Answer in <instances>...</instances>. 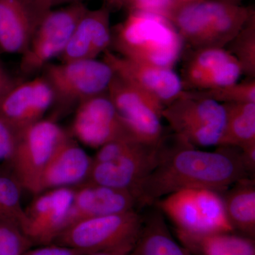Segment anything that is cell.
I'll list each match as a JSON object with an SVG mask.
<instances>
[{
	"label": "cell",
	"instance_id": "14",
	"mask_svg": "<svg viewBox=\"0 0 255 255\" xmlns=\"http://www.w3.org/2000/svg\"><path fill=\"white\" fill-rule=\"evenodd\" d=\"M103 55L104 61L116 75L145 92L164 108L184 92L182 79L173 69L128 59L111 50Z\"/></svg>",
	"mask_w": 255,
	"mask_h": 255
},
{
	"label": "cell",
	"instance_id": "30",
	"mask_svg": "<svg viewBox=\"0 0 255 255\" xmlns=\"http://www.w3.org/2000/svg\"><path fill=\"white\" fill-rule=\"evenodd\" d=\"M20 131L0 117V161L9 160L14 151Z\"/></svg>",
	"mask_w": 255,
	"mask_h": 255
},
{
	"label": "cell",
	"instance_id": "1",
	"mask_svg": "<svg viewBox=\"0 0 255 255\" xmlns=\"http://www.w3.org/2000/svg\"><path fill=\"white\" fill-rule=\"evenodd\" d=\"M174 144L164 137L158 161L137 191V206H150L181 189L205 188L224 192L235 183L252 178L241 149L219 146L214 152L199 150L174 135Z\"/></svg>",
	"mask_w": 255,
	"mask_h": 255
},
{
	"label": "cell",
	"instance_id": "23",
	"mask_svg": "<svg viewBox=\"0 0 255 255\" xmlns=\"http://www.w3.org/2000/svg\"><path fill=\"white\" fill-rule=\"evenodd\" d=\"M172 237L160 212L143 221L137 241L128 255H190Z\"/></svg>",
	"mask_w": 255,
	"mask_h": 255
},
{
	"label": "cell",
	"instance_id": "19",
	"mask_svg": "<svg viewBox=\"0 0 255 255\" xmlns=\"http://www.w3.org/2000/svg\"><path fill=\"white\" fill-rule=\"evenodd\" d=\"M112 43L110 8L104 5L97 9H87L59 57L60 61L97 59L110 50Z\"/></svg>",
	"mask_w": 255,
	"mask_h": 255
},
{
	"label": "cell",
	"instance_id": "4",
	"mask_svg": "<svg viewBox=\"0 0 255 255\" xmlns=\"http://www.w3.org/2000/svg\"><path fill=\"white\" fill-rule=\"evenodd\" d=\"M160 144L148 145L129 137L106 144L92 157L87 181L128 191L135 199L142 182L157 163Z\"/></svg>",
	"mask_w": 255,
	"mask_h": 255
},
{
	"label": "cell",
	"instance_id": "26",
	"mask_svg": "<svg viewBox=\"0 0 255 255\" xmlns=\"http://www.w3.org/2000/svg\"><path fill=\"white\" fill-rule=\"evenodd\" d=\"M228 51L238 60L243 75L255 79V16L227 45Z\"/></svg>",
	"mask_w": 255,
	"mask_h": 255
},
{
	"label": "cell",
	"instance_id": "25",
	"mask_svg": "<svg viewBox=\"0 0 255 255\" xmlns=\"http://www.w3.org/2000/svg\"><path fill=\"white\" fill-rule=\"evenodd\" d=\"M23 188L7 165H0V220L21 226L24 218L21 205ZM21 228V227H20Z\"/></svg>",
	"mask_w": 255,
	"mask_h": 255
},
{
	"label": "cell",
	"instance_id": "6",
	"mask_svg": "<svg viewBox=\"0 0 255 255\" xmlns=\"http://www.w3.org/2000/svg\"><path fill=\"white\" fill-rule=\"evenodd\" d=\"M69 135L54 119H42L23 129L9 160L4 162L23 189L36 195L42 174L57 147Z\"/></svg>",
	"mask_w": 255,
	"mask_h": 255
},
{
	"label": "cell",
	"instance_id": "9",
	"mask_svg": "<svg viewBox=\"0 0 255 255\" xmlns=\"http://www.w3.org/2000/svg\"><path fill=\"white\" fill-rule=\"evenodd\" d=\"M43 69V76L54 92L55 102L63 108L107 93L114 77L110 65L97 59L50 63Z\"/></svg>",
	"mask_w": 255,
	"mask_h": 255
},
{
	"label": "cell",
	"instance_id": "35",
	"mask_svg": "<svg viewBox=\"0 0 255 255\" xmlns=\"http://www.w3.org/2000/svg\"><path fill=\"white\" fill-rule=\"evenodd\" d=\"M175 4H183L188 3L196 2V1H202V0H172Z\"/></svg>",
	"mask_w": 255,
	"mask_h": 255
},
{
	"label": "cell",
	"instance_id": "12",
	"mask_svg": "<svg viewBox=\"0 0 255 255\" xmlns=\"http://www.w3.org/2000/svg\"><path fill=\"white\" fill-rule=\"evenodd\" d=\"M71 131L82 143L92 148H100L119 139H134L107 92L79 104Z\"/></svg>",
	"mask_w": 255,
	"mask_h": 255
},
{
	"label": "cell",
	"instance_id": "21",
	"mask_svg": "<svg viewBox=\"0 0 255 255\" xmlns=\"http://www.w3.org/2000/svg\"><path fill=\"white\" fill-rule=\"evenodd\" d=\"M181 245L194 255H255L253 238L233 233L194 234L176 230Z\"/></svg>",
	"mask_w": 255,
	"mask_h": 255
},
{
	"label": "cell",
	"instance_id": "5",
	"mask_svg": "<svg viewBox=\"0 0 255 255\" xmlns=\"http://www.w3.org/2000/svg\"><path fill=\"white\" fill-rule=\"evenodd\" d=\"M176 226L194 234L233 233L220 192L205 188L181 189L155 203Z\"/></svg>",
	"mask_w": 255,
	"mask_h": 255
},
{
	"label": "cell",
	"instance_id": "13",
	"mask_svg": "<svg viewBox=\"0 0 255 255\" xmlns=\"http://www.w3.org/2000/svg\"><path fill=\"white\" fill-rule=\"evenodd\" d=\"M73 196V187L49 189L34 195L24 209L20 226L34 246L53 244L63 233Z\"/></svg>",
	"mask_w": 255,
	"mask_h": 255
},
{
	"label": "cell",
	"instance_id": "28",
	"mask_svg": "<svg viewBox=\"0 0 255 255\" xmlns=\"http://www.w3.org/2000/svg\"><path fill=\"white\" fill-rule=\"evenodd\" d=\"M33 246L19 225L0 220V255H23Z\"/></svg>",
	"mask_w": 255,
	"mask_h": 255
},
{
	"label": "cell",
	"instance_id": "3",
	"mask_svg": "<svg viewBox=\"0 0 255 255\" xmlns=\"http://www.w3.org/2000/svg\"><path fill=\"white\" fill-rule=\"evenodd\" d=\"M254 15L253 9L237 4L202 0L176 4L169 20L194 50L224 48Z\"/></svg>",
	"mask_w": 255,
	"mask_h": 255
},
{
	"label": "cell",
	"instance_id": "18",
	"mask_svg": "<svg viewBox=\"0 0 255 255\" xmlns=\"http://www.w3.org/2000/svg\"><path fill=\"white\" fill-rule=\"evenodd\" d=\"M46 12L31 0H0V53L22 55Z\"/></svg>",
	"mask_w": 255,
	"mask_h": 255
},
{
	"label": "cell",
	"instance_id": "20",
	"mask_svg": "<svg viewBox=\"0 0 255 255\" xmlns=\"http://www.w3.org/2000/svg\"><path fill=\"white\" fill-rule=\"evenodd\" d=\"M92 164V157L68 135L47 164L42 174L39 193L57 188L74 187L86 182Z\"/></svg>",
	"mask_w": 255,
	"mask_h": 255
},
{
	"label": "cell",
	"instance_id": "7",
	"mask_svg": "<svg viewBox=\"0 0 255 255\" xmlns=\"http://www.w3.org/2000/svg\"><path fill=\"white\" fill-rule=\"evenodd\" d=\"M162 116L174 135L190 145L219 146L226 124L222 104L183 92L179 98L164 107Z\"/></svg>",
	"mask_w": 255,
	"mask_h": 255
},
{
	"label": "cell",
	"instance_id": "10",
	"mask_svg": "<svg viewBox=\"0 0 255 255\" xmlns=\"http://www.w3.org/2000/svg\"><path fill=\"white\" fill-rule=\"evenodd\" d=\"M87 9L84 2H77L47 11L42 16L27 49L21 55V73H36L53 58L60 57Z\"/></svg>",
	"mask_w": 255,
	"mask_h": 255
},
{
	"label": "cell",
	"instance_id": "2",
	"mask_svg": "<svg viewBox=\"0 0 255 255\" xmlns=\"http://www.w3.org/2000/svg\"><path fill=\"white\" fill-rule=\"evenodd\" d=\"M184 41L168 18L146 11H130L112 31V46L118 55L140 63L173 69Z\"/></svg>",
	"mask_w": 255,
	"mask_h": 255
},
{
	"label": "cell",
	"instance_id": "8",
	"mask_svg": "<svg viewBox=\"0 0 255 255\" xmlns=\"http://www.w3.org/2000/svg\"><path fill=\"white\" fill-rule=\"evenodd\" d=\"M143 220L135 209L84 220L65 229L53 244L70 247L89 255L136 241Z\"/></svg>",
	"mask_w": 255,
	"mask_h": 255
},
{
	"label": "cell",
	"instance_id": "31",
	"mask_svg": "<svg viewBox=\"0 0 255 255\" xmlns=\"http://www.w3.org/2000/svg\"><path fill=\"white\" fill-rule=\"evenodd\" d=\"M23 255H89V254L86 252L70 248V247L50 244L42 246L36 249L31 248Z\"/></svg>",
	"mask_w": 255,
	"mask_h": 255
},
{
	"label": "cell",
	"instance_id": "29",
	"mask_svg": "<svg viewBox=\"0 0 255 255\" xmlns=\"http://www.w3.org/2000/svg\"><path fill=\"white\" fill-rule=\"evenodd\" d=\"M106 6L130 11H146L163 16L169 19L176 6L172 0H105Z\"/></svg>",
	"mask_w": 255,
	"mask_h": 255
},
{
	"label": "cell",
	"instance_id": "32",
	"mask_svg": "<svg viewBox=\"0 0 255 255\" xmlns=\"http://www.w3.org/2000/svg\"><path fill=\"white\" fill-rule=\"evenodd\" d=\"M241 149L242 159L250 177H254L255 172V142Z\"/></svg>",
	"mask_w": 255,
	"mask_h": 255
},
{
	"label": "cell",
	"instance_id": "11",
	"mask_svg": "<svg viewBox=\"0 0 255 255\" xmlns=\"http://www.w3.org/2000/svg\"><path fill=\"white\" fill-rule=\"evenodd\" d=\"M107 95L135 140L148 145L160 143L165 137L163 106L115 74Z\"/></svg>",
	"mask_w": 255,
	"mask_h": 255
},
{
	"label": "cell",
	"instance_id": "36",
	"mask_svg": "<svg viewBox=\"0 0 255 255\" xmlns=\"http://www.w3.org/2000/svg\"><path fill=\"white\" fill-rule=\"evenodd\" d=\"M219 1H226V2L233 3V4H237L238 1L241 0H219Z\"/></svg>",
	"mask_w": 255,
	"mask_h": 255
},
{
	"label": "cell",
	"instance_id": "16",
	"mask_svg": "<svg viewBox=\"0 0 255 255\" xmlns=\"http://www.w3.org/2000/svg\"><path fill=\"white\" fill-rule=\"evenodd\" d=\"M55 103V94L44 76L16 83L0 101V117L18 131L43 119Z\"/></svg>",
	"mask_w": 255,
	"mask_h": 255
},
{
	"label": "cell",
	"instance_id": "37",
	"mask_svg": "<svg viewBox=\"0 0 255 255\" xmlns=\"http://www.w3.org/2000/svg\"><path fill=\"white\" fill-rule=\"evenodd\" d=\"M1 65H2V64H1V61H0V66H1Z\"/></svg>",
	"mask_w": 255,
	"mask_h": 255
},
{
	"label": "cell",
	"instance_id": "24",
	"mask_svg": "<svg viewBox=\"0 0 255 255\" xmlns=\"http://www.w3.org/2000/svg\"><path fill=\"white\" fill-rule=\"evenodd\" d=\"M226 124L219 146L242 148L255 142V103L222 104Z\"/></svg>",
	"mask_w": 255,
	"mask_h": 255
},
{
	"label": "cell",
	"instance_id": "17",
	"mask_svg": "<svg viewBox=\"0 0 255 255\" xmlns=\"http://www.w3.org/2000/svg\"><path fill=\"white\" fill-rule=\"evenodd\" d=\"M73 188V200L64 231L84 220L127 212L137 206L135 197L128 191L90 181Z\"/></svg>",
	"mask_w": 255,
	"mask_h": 255
},
{
	"label": "cell",
	"instance_id": "33",
	"mask_svg": "<svg viewBox=\"0 0 255 255\" xmlns=\"http://www.w3.org/2000/svg\"><path fill=\"white\" fill-rule=\"evenodd\" d=\"M31 1L43 11H48L58 5L83 2L84 0H31Z\"/></svg>",
	"mask_w": 255,
	"mask_h": 255
},
{
	"label": "cell",
	"instance_id": "22",
	"mask_svg": "<svg viewBox=\"0 0 255 255\" xmlns=\"http://www.w3.org/2000/svg\"><path fill=\"white\" fill-rule=\"evenodd\" d=\"M223 196L228 220L233 229L247 237L255 236V182L254 178H245L235 183Z\"/></svg>",
	"mask_w": 255,
	"mask_h": 255
},
{
	"label": "cell",
	"instance_id": "27",
	"mask_svg": "<svg viewBox=\"0 0 255 255\" xmlns=\"http://www.w3.org/2000/svg\"><path fill=\"white\" fill-rule=\"evenodd\" d=\"M186 95L216 101L220 104L255 103V79L207 90L185 91Z\"/></svg>",
	"mask_w": 255,
	"mask_h": 255
},
{
	"label": "cell",
	"instance_id": "34",
	"mask_svg": "<svg viewBox=\"0 0 255 255\" xmlns=\"http://www.w3.org/2000/svg\"><path fill=\"white\" fill-rule=\"evenodd\" d=\"M136 241L129 242V243H125V244L117 247V248L107 250V251L97 252V253H92L89 255H128Z\"/></svg>",
	"mask_w": 255,
	"mask_h": 255
},
{
	"label": "cell",
	"instance_id": "15",
	"mask_svg": "<svg viewBox=\"0 0 255 255\" xmlns=\"http://www.w3.org/2000/svg\"><path fill=\"white\" fill-rule=\"evenodd\" d=\"M243 75L238 60L222 48L194 50L183 68L185 91L207 90L233 85Z\"/></svg>",
	"mask_w": 255,
	"mask_h": 255
}]
</instances>
